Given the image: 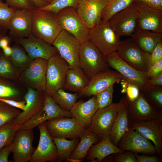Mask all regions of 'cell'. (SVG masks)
<instances>
[{"mask_svg": "<svg viewBox=\"0 0 162 162\" xmlns=\"http://www.w3.org/2000/svg\"><path fill=\"white\" fill-rule=\"evenodd\" d=\"M31 34L52 45L62 30L56 14L50 11L35 8L31 10Z\"/></svg>", "mask_w": 162, "mask_h": 162, "instance_id": "cell-1", "label": "cell"}, {"mask_svg": "<svg viewBox=\"0 0 162 162\" xmlns=\"http://www.w3.org/2000/svg\"><path fill=\"white\" fill-rule=\"evenodd\" d=\"M79 59L80 68L90 80L94 75L110 69L105 56L88 40L80 44Z\"/></svg>", "mask_w": 162, "mask_h": 162, "instance_id": "cell-2", "label": "cell"}, {"mask_svg": "<svg viewBox=\"0 0 162 162\" xmlns=\"http://www.w3.org/2000/svg\"><path fill=\"white\" fill-rule=\"evenodd\" d=\"M94 45L104 56L116 52L121 40L108 21H101L89 29L88 40Z\"/></svg>", "mask_w": 162, "mask_h": 162, "instance_id": "cell-3", "label": "cell"}, {"mask_svg": "<svg viewBox=\"0 0 162 162\" xmlns=\"http://www.w3.org/2000/svg\"><path fill=\"white\" fill-rule=\"evenodd\" d=\"M116 52L122 59L139 71L147 72L152 66L151 54L142 50L131 38L121 41Z\"/></svg>", "mask_w": 162, "mask_h": 162, "instance_id": "cell-4", "label": "cell"}, {"mask_svg": "<svg viewBox=\"0 0 162 162\" xmlns=\"http://www.w3.org/2000/svg\"><path fill=\"white\" fill-rule=\"evenodd\" d=\"M123 101L122 97L118 103H112L106 107L98 109L87 129L97 136L100 140L109 136Z\"/></svg>", "mask_w": 162, "mask_h": 162, "instance_id": "cell-5", "label": "cell"}, {"mask_svg": "<svg viewBox=\"0 0 162 162\" xmlns=\"http://www.w3.org/2000/svg\"><path fill=\"white\" fill-rule=\"evenodd\" d=\"M70 68L69 64L58 52L47 60L45 92L46 94L51 96L63 88L67 72Z\"/></svg>", "mask_w": 162, "mask_h": 162, "instance_id": "cell-6", "label": "cell"}, {"mask_svg": "<svg viewBox=\"0 0 162 162\" xmlns=\"http://www.w3.org/2000/svg\"><path fill=\"white\" fill-rule=\"evenodd\" d=\"M56 18L62 29L72 34L80 44L88 40L89 29L85 25L76 8H65L56 14Z\"/></svg>", "mask_w": 162, "mask_h": 162, "instance_id": "cell-7", "label": "cell"}, {"mask_svg": "<svg viewBox=\"0 0 162 162\" xmlns=\"http://www.w3.org/2000/svg\"><path fill=\"white\" fill-rule=\"evenodd\" d=\"M80 44L72 34L62 29L52 45L68 63L70 68L77 69L80 68L79 56Z\"/></svg>", "mask_w": 162, "mask_h": 162, "instance_id": "cell-8", "label": "cell"}, {"mask_svg": "<svg viewBox=\"0 0 162 162\" xmlns=\"http://www.w3.org/2000/svg\"><path fill=\"white\" fill-rule=\"evenodd\" d=\"M132 4L138 13L135 31L162 32V10L152 8L135 0Z\"/></svg>", "mask_w": 162, "mask_h": 162, "instance_id": "cell-9", "label": "cell"}, {"mask_svg": "<svg viewBox=\"0 0 162 162\" xmlns=\"http://www.w3.org/2000/svg\"><path fill=\"white\" fill-rule=\"evenodd\" d=\"M126 98L129 123L162 119V110L151 104L140 92L134 100H129Z\"/></svg>", "mask_w": 162, "mask_h": 162, "instance_id": "cell-10", "label": "cell"}, {"mask_svg": "<svg viewBox=\"0 0 162 162\" xmlns=\"http://www.w3.org/2000/svg\"><path fill=\"white\" fill-rule=\"evenodd\" d=\"M46 129L52 137L73 139L80 138L86 129L73 117H61L45 122Z\"/></svg>", "mask_w": 162, "mask_h": 162, "instance_id": "cell-11", "label": "cell"}, {"mask_svg": "<svg viewBox=\"0 0 162 162\" xmlns=\"http://www.w3.org/2000/svg\"><path fill=\"white\" fill-rule=\"evenodd\" d=\"M47 62V60L44 58L34 59L18 79L28 88L45 92Z\"/></svg>", "mask_w": 162, "mask_h": 162, "instance_id": "cell-12", "label": "cell"}, {"mask_svg": "<svg viewBox=\"0 0 162 162\" xmlns=\"http://www.w3.org/2000/svg\"><path fill=\"white\" fill-rule=\"evenodd\" d=\"M118 147L123 152L130 151L146 154H158L153 143L130 126L119 141Z\"/></svg>", "mask_w": 162, "mask_h": 162, "instance_id": "cell-13", "label": "cell"}, {"mask_svg": "<svg viewBox=\"0 0 162 162\" xmlns=\"http://www.w3.org/2000/svg\"><path fill=\"white\" fill-rule=\"evenodd\" d=\"M33 129H18L11 143L14 162L29 161L35 149Z\"/></svg>", "mask_w": 162, "mask_h": 162, "instance_id": "cell-14", "label": "cell"}, {"mask_svg": "<svg viewBox=\"0 0 162 162\" xmlns=\"http://www.w3.org/2000/svg\"><path fill=\"white\" fill-rule=\"evenodd\" d=\"M110 67L119 73L123 80L134 84L140 89L147 83L149 79L147 72L139 71L122 59L116 53L112 52L105 56Z\"/></svg>", "mask_w": 162, "mask_h": 162, "instance_id": "cell-15", "label": "cell"}, {"mask_svg": "<svg viewBox=\"0 0 162 162\" xmlns=\"http://www.w3.org/2000/svg\"><path fill=\"white\" fill-rule=\"evenodd\" d=\"M39 143L29 162H59L57 148L46 128L45 122L38 126Z\"/></svg>", "mask_w": 162, "mask_h": 162, "instance_id": "cell-16", "label": "cell"}, {"mask_svg": "<svg viewBox=\"0 0 162 162\" xmlns=\"http://www.w3.org/2000/svg\"><path fill=\"white\" fill-rule=\"evenodd\" d=\"M138 13L132 4L114 15L108 21L119 36H130L135 32Z\"/></svg>", "mask_w": 162, "mask_h": 162, "instance_id": "cell-17", "label": "cell"}, {"mask_svg": "<svg viewBox=\"0 0 162 162\" xmlns=\"http://www.w3.org/2000/svg\"><path fill=\"white\" fill-rule=\"evenodd\" d=\"M123 79L122 76L117 71L110 69L94 76L90 80L88 85L77 92L79 97L96 95L111 85L119 83Z\"/></svg>", "mask_w": 162, "mask_h": 162, "instance_id": "cell-18", "label": "cell"}, {"mask_svg": "<svg viewBox=\"0 0 162 162\" xmlns=\"http://www.w3.org/2000/svg\"><path fill=\"white\" fill-rule=\"evenodd\" d=\"M71 117L70 111L61 108L53 100L51 96L46 94L44 107L37 115L22 124L19 129H33L47 121L54 118Z\"/></svg>", "mask_w": 162, "mask_h": 162, "instance_id": "cell-19", "label": "cell"}, {"mask_svg": "<svg viewBox=\"0 0 162 162\" xmlns=\"http://www.w3.org/2000/svg\"><path fill=\"white\" fill-rule=\"evenodd\" d=\"M13 41L20 46L34 59L43 58L48 60L58 53L56 48L32 34L27 38L14 39Z\"/></svg>", "mask_w": 162, "mask_h": 162, "instance_id": "cell-20", "label": "cell"}, {"mask_svg": "<svg viewBox=\"0 0 162 162\" xmlns=\"http://www.w3.org/2000/svg\"><path fill=\"white\" fill-rule=\"evenodd\" d=\"M108 0H80L76 9L82 20L89 29L101 22L102 14Z\"/></svg>", "mask_w": 162, "mask_h": 162, "instance_id": "cell-21", "label": "cell"}, {"mask_svg": "<svg viewBox=\"0 0 162 162\" xmlns=\"http://www.w3.org/2000/svg\"><path fill=\"white\" fill-rule=\"evenodd\" d=\"M44 92L28 88L24 96L26 109L14 118L20 126L38 114L43 108L45 100Z\"/></svg>", "mask_w": 162, "mask_h": 162, "instance_id": "cell-22", "label": "cell"}, {"mask_svg": "<svg viewBox=\"0 0 162 162\" xmlns=\"http://www.w3.org/2000/svg\"><path fill=\"white\" fill-rule=\"evenodd\" d=\"M9 36L14 39L28 37L31 34V10L24 9L16 10L7 27Z\"/></svg>", "mask_w": 162, "mask_h": 162, "instance_id": "cell-23", "label": "cell"}, {"mask_svg": "<svg viewBox=\"0 0 162 162\" xmlns=\"http://www.w3.org/2000/svg\"><path fill=\"white\" fill-rule=\"evenodd\" d=\"M129 126L151 141L160 157L162 154V119L129 123Z\"/></svg>", "mask_w": 162, "mask_h": 162, "instance_id": "cell-24", "label": "cell"}, {"mask_svg": "<svg viewBox=\"0 0 162 162\" xmlns=\"http://www.w3.org/2000/svg\"><path fill=\"white\" fill-rule=\"evenodd\" d=\"M96 95L86 101L80 99L70 110L72 117L82 128L87 129L92 118L98 109Z\"/></svg>", "mask_w": 162, "mask_h": 162, "instance_id": "cell-25", "label": "cell"}, {"mask_svg": "<svg viewBox=\"0 0 162 162\" xmlns=\"http://www.w3.org/2000/svg\"><path fill=\"white\" fill-rule=\"evenodd\" d=\"M123 101L113 124L110 134V139L116 146L129 128L127 102L126 97H123Z\"/></svg>", "mask_w": 162, "mask_h": 162, "instance_id": "cell-26", "label": "cell"}, {"mask_svg": "<svg viewBox=\"0 0 162 162\" xmlns=\"http://www.w3.org/2000/svg\"><path fill=\"white\" fill-rule=\"evenodd\" d=\"M123 152L112 142L109 135L93 145L86 158L88 161L100 162L110 154Z\"/></svg>", "mask_w": 162, "mask_h": 162, "instance_id": "cell-27", "label": "cell"}, {"mask_svg": "<svg viewBox=\"0 0 162 162\" xmlns=\"http://www.w3.org/2000/svg\"><path fill=\"white\" fill-rule=\"evenodd\" d=\"M130 36L140 48L150 54L157 44L162 41V32L149 31H135Z\"/></svg>", "mask_w": 162, "mask_h": 162, "instance_id": "cell-28", "label": "cell"}, {"mask_svg": "<svg viewBox=\"0 0 162 162\" xmlns=\"http://www.w3.org/2000/svg\"><path fill=\"white\" fill-rule=\"evenodd\" d=\"M89 81L80 68H70L67 72L63 88L69 91L77 92L86 87Z\"/></svg>", "mask_w": 162, "mask_h": 162, "instance_id": "cell-29", "label": "cell"}, {"mask_svg": "<svg viewBox=\"0 0 162 162\" xmlns=\"http://www.w3.org/2000/svg\"><path fill=\"white\" fill-rule=\"evenodd\" d=\"M100 140L96 135L86 129L80 137V140L75 148L69 158L84 160L92 146Z\"/></svg>", "mask_w": 162, "mask_h": 162, "instance_id": "cell-30", "label": "cell"}, {"mask_svg": "<svg viewBox=\"0 0 162 162\" xmlns=\"http://www.w3.org/2000/svg\"><path fill=\"white\" fill-rule=\"evenodd\" d=\"M12 48V53L9 58L20 74L34 59L29 56L24 49L19 44L15 43Z\"/></svg>", "mask_w": 162, "mask_h": 162, "instance_id": "cell-31", "label": "cell"}, {"mask_svg": "<svg viewBox=\"0 0 162 162\" xmlns=\"http://www.w3.org/2000/svg\"><path fill=\"white\" fill-rule=\"evenodd\" d=\"M56 146L59 162L65 160L75 148L80 138L68 140L64 138L52 137Z\"/></svg>", "mask_w": 162, "mask_h": 162, "instance_id": "cell-32", "label": "cell"}, {"mask_svg": "<svg viewBox=\"0 0 162 162\" xmlns=\"http://www.w3.org/2000/svg\"><path fill=\"white\" fill-rule=\"evenodd\" d=\"M51 96L61 108L68 111H70L80 98L77 92L73 94L68 93L63 88L59 89Z\"/></svg>", "mask_w": 162, "mask_h": 162, "instance_id": "cell-33", "label": "cell"}, {"mask_svg": "<svg viewBox=\"0 0 162 162\" xmlns=\"http://www.w3.org/2000/svg\"><path fill=\"white\" fill-rule=\"evenodd\" d=\"M140 90L151 104L158 110H162V86H154L146 83Z\"/></svg>", "mask_w": 162, "mask_h": 162, "instance_id": "cell-34", "label": "cell"}, {"mask_svg": "<svg viewBox=\"0 0 162 162\" xmlns=\"http://www.w3.org/2000/svg\"><path fill=\"white\" fill-rule=\"evenodd\" d=\"M134 0H108L103 11L101 21L106 22L115 14L131 4Z\"/></svg>", "mask_w": 162, "mask_h": 162, "instance_id": "cell-35", "label": "cell"}, {"mask_svg": "<svg viewBox=\"0 0 162 162\" xmlns=\"http://www.w3.org/2000/svg\"><path fill=\"white\" fill-rule=\"evenodd\" d=\"M20 126L14 118L0 126V150L11 143Z\"/></svg>", "mask_w": 162, "mask_h": 162, "instance_id": "cell-36", "label": "cell"}, {"mask_svg": "<svg viewBox=\"0 0 162 162\" xmlns=\"http://www.w3.org/2000/svg\"><path fill=\"white\" fill-rule=\"evenodd\" d=\"M20 73L15 67L9 57L0 53V77L13 80H18Z\"/></svg>", "mask_w": 162, "mask_h": 162, "instance_id": "cell-37", "label": "cell"}, {"mask_svg": "<svg viewBox=\"0 0 162 162\" xmlns=\"http://www.w3.org/2000/svg\"><path fill=\"white\" fill-rule=\"evenodd\" d=\"M21 111L0 100V126L14 119Z\"/></svg>", "mask_w": 162, "mask_h": 162, "instance_id": "cell-38", "label": "cell"}, {"mask_svg": "<svg viewBox=\"0 0 162 162\" xmlns=\"http://www.w3.org/2000/svg\"><path fill=\"white\" fill-rule=\"evenodd\" d=\"M21 94L20 91L16 86L0 79V98L20 101L18 98Z\"/></svg>", "mask_w": 162, "mask_h": 162, "instance_id": "cell-39", "label": "cell"}, {"mask_svg": "<svg viewBox=\"0 0 162 162\" xmlns=\"http://www.w3.org/2000/svg\"><path fill=\"white\" fill-rule=\"evenodd\" d=\"M80 0H54L46 6L39 9L51 11L57 14L63 9L68 7L76 9Z\"/></svg>", "mask_w": 162, "mask_h": 162, "instance_id": "cell-40", "label": "cell"}, {"mask_svg": "<svg viewBox=\"0 0 162 162\" xmlns=\"http://www.w3.org/2000/svg\"><path fill=\"white\" fill-rule=\"evenodd\" d=\"M114 86L111 85L96 95L98 109L106 107L112 103Z\"/></svg>", "mask_w": 162, "mask_h": 162, "instance_id": "cell-41", "label": "cell"}, {"mask_svg": "<svg viewBox=\"0 0 162 162\" xmlns=\"http://www.w3.org/2000/svg\"><path fill=\"white\" fill-rule=\"evenodd\" d=\"M121 82L122 87V92L126 93V97L129 100L133 101L136 99L140 94L139 87L123 79Z\"/></svg>", "mask_w": 162, "mask_h": 162, "instance_id": "cell-42", "label": "cell"}, {"mask_svg": "<svg viewBox=\"0 0 162 162\" xmlns=\"http://www.w3.org/2000/svg\"><path fill=\"white\" fill-rule=\"evenodd\" d=\"M16 10L6 3H4L2 0H0V24L7 28L9 22L14 14Z\"/></svg>", "mask_w": 162, "mask_h": 162, "instance_id": "cell-43", "label": "cell"}, {"mask_svg": "<svg viewBox=\"0 0 162 162\" xmlns=\"http://www.w3.org/2000/svg\"><path fill=\"white\" fill-rule=\"evenodd\" d=\"M112 161L115 162H138L136 153L127 151L112 154Z\"/></svg>", "mask_w": 162, "mask_h": 162, "instance_id": "cell-44", "label": "cell"}, {"mask_svg": "<svg viewBox=\"0 0 162 162\" xmlns=\"http://www.w3.org/2000/svg\"><path fill=\"white\" fill-rule=\"evenodd\" d=\"M6 3L11 8L16 10L24 9L31 10L34 8L27 0H5Z\"/></svg>", "mask_w": 162, "mask_h": 162, "instance_id": "cell-45", "label": "cell"}, {"mask_svg": "<svg viewBox=\"0 0 162 162\" xmlns=\"http://www.w3.org/2000/svg\"><path fill=\"white\" fill-rule=\"evenodd\" d=\"M162 73V58L152 64L147 75L148 79Z\"/></svg>", "mask_w": 162, "mask_h": 162, "instance_id": "cell-46", "label": "cell"}, {"mask_svg": "<svg viewBox=\"0 0 162 162\" xmlns=\"http://www.w3.org/2000/svg\"><path fill=\"white\" fill-rule=\"evenodd\" d=\"M0 100L13 107L25 111L26 109L25 100L17 101L8 98H0Z\"/></svg>", "mask_w": 162, "mask_h": 162, "instance_id": "cell-47", "label": "cell"}, {"mask_svg": "<svg viewBox=\"0 0 162 162\" xmlns=\"http://www.w3.org/2000/svg\"><path fill=\"white\" fill-rule=\"evenodd\" d=\"M162 58V41L158 43L151 54L152 65Z\"/></svg>", "mask_w": 162, "mask_h": 162, "instance_id": "cell-48", "label": "cell"}, {"mask_svg": "<svg viewBox=\"0 0 162 162\" xmlns=\"http://www.w3.org/2000/svg\"><path fill=\"white\" fill-rule=\"evenodd\" d=\"M12 152L11 143L1 149L0 150V162H8L9 156Z\"/></svg>", "mask_w": 162, "mask_h": 162, "instance_id": "cell-49", "label": "cell"}, {"mask_svg": "<svg viewBox=\"0 0 162 162\" xmlns=\"http://www.w3.org/2000/svg\"><path fill=\"white\" fill-rule=\"evenodd\" d=\"M136 155L138 162H160L162 161L161 158L155 156L139 155L138 153H136Z\"/></svg>", "mask_w": 162, "mask_h": 162, "instance_id": "cell-50", "label": "cell"}, {"mask_svg": "<svg viewBox=\"0 0 162 162\" xmlns=\"http://www.w3.org/2000/svg\"><path fill=\"white\" fill-rule=\"evenodd\" d=\"M155 9L162 10V0H135Z\"/></svg>", "mask_w": 162, "mask_h": 162, "instance_id": "cell-51", "label": "cell"}, {"mask_svg": "<svg viewBox=\"0 0 162 162\" xmlns=\"http://www.w3.org/2000/svg\"><path fill=\"white\" fill-rule=\"evenodd\" d=\"M147 83L154 86H162V73L149 79Z\"/></svg>", "mask_w": 162, "mask_h": 162, "instance_id": "cell-52", "label": "cell"}, {"mask_svg": "<svg viewBox=\"0 0 162 162\" xmlns=\"http://www.w3.org/2000/svg\"><path fill=\"white\" fill-rule=\"evenodd\" d=\"M36 8L44 7L49 3L45 0H27Z\"/></svg>", "mask_w": 162, "mask_h": 162, "instance_id": "cell-53", "label": "cell"}, {"mask_svg": "<svg viewBox=\"0 0 162 162\" xmlns=\"http://www.w3.org/2000/svg\"><path fill=\"white\" fill-rule=\"evenodd\" d=\"M11 38L9 35H6L0 38V48L2 49L9 46Z\"/></svg>", "mask_w": 162, "mask_h": 162, "instance_id": "cell-54", "label": "cell"}, {"mask_svg": "<svg viewBox=\"0 0 162 162\" xmlns=\"http://www.w3.org/2000/svg\"><path fill=\"white\" fill-rule=\"evenodd\" d=\"M3 53L6 56L9 57L11 55L12 49V47L8 46L2 49Z\"/></svg>", "mask_w": 162, "mask_h": 162, "instance_id": "cell-55", "label": "cell"}, {"mask_svg": "<svg viewBox=\"0 0 162 162\" xmlns=\"http://www.w3.org/2000/svg\"><path fill=\"white\" fill-rule=\"evenodd\" d=\"M7 28L0 24V38L3 36L7 35Z\"/></svg>", "mask_w": 162, "mask_h": 162, "instance_id": "cell-56", "label": "cell"}, {"mask_svg": "<svg viewBox=\"0 0 162 162\" xmlns=\"http://www.w3.org/2000/svg\"><path fill=\"white\" fill-rule=\"evenodd\" d=\"M65 161L71 162H82L83 161V160L71 158L69 157L66 159Z\"/></svg>", "mask_w": 162, "mask_h": 162, "instance_id": "cell-57", "label": "cell"}, {"mask_svg": "<svg viewBox=\"0 0 162 162\" xmlns=\"http://www.w3.org/2000/svg\"><path fill=\"white\" fill-rule=\"evenodd\" d=\"M47 2H48L49 3H50L53 2L54 0H45Z\"/></svg>", "mask_w": 162, "mask_h": 162, "instance_id": "cell-58", "label": "cell"}]
</instances>
